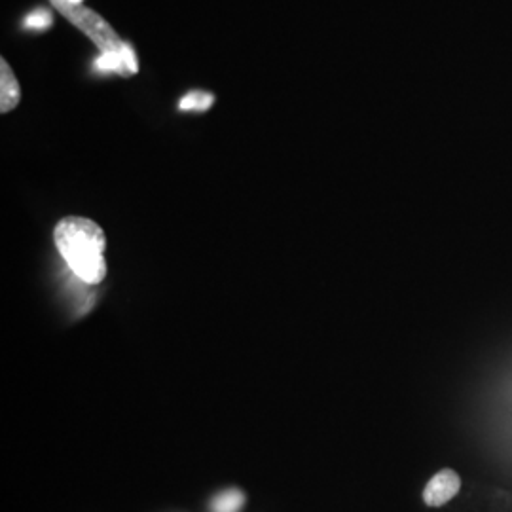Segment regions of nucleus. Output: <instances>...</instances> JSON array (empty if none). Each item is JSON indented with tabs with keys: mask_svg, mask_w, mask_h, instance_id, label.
I'll return each mask as SVG.
<instances>
[{
	"mask_svg": "<svg viewBox=\"0 0 512 512\" xmlns=\"http://www.w3.org/2000/svg\"><path fill=\"white\" fill-rule=\"evenodd\" d=\"M461 490V478L454 469H442L433 476L425 490H423V501L427 507H442L448 501H452Z\"/></svg>",
	"mask_w": 512,
	"mask_h": 512,
	"instance_id": "nucleus-3",
	"label": "nucleus"
},
{
	"mask_svg": "<svg viewBox=\"0 0 512 512\" xmlns=\"http://www.w3.org/2000/svg\"><path fill=\"white\" fill-rule=\"evenodd\" d=\"M243 505H245V494L238 488H230L213 497L211 512H239Z\"/></svg>",
	"mask_w": 512,
	"mask_h": 512,
	"instance_id": "nucleus-6",
	"label": "nucleus"
},
{
	"mask_svg": "<svg viewBox=\"0 0 512 512\" xmlns=\"http://www.w3.org/2000/svg\"><path fill=\"white\" fill-rule=\"evenodd\" d=\"M213 101H215V97H213V93L207 92H190L184 95L183 99H181V103H179V109L181 110H209L211 109V105H213Z\"/></svg>",
	"mask_w": 512,
	"mask_h": 512,
	"instance_id": "nucleus-7",
	"label": "nucleus"
},
{
	"mask_svg": "<svg viewBox=\"0 0 512 512\" xmlns=\"http://www.w3.org/2000/svg\"><path fill=\"white\" fill-rule=\"evenodd\" d=\"M95 69L101 71V73H116L120 74V76H133V74H137V71H139L137 55H135L133 48L126 42L122 50H118V52H107V54H101V57H97Z\"/></svg>",
	"mask_w": 512,
	"mask_h": 512,
	"instance_id": "nucleus-4",
	"label": "nucleus"
},
{
	"mask_svg": "<svg viewBox=\"0 0 512 512\" xmlns=\"http://www.w3.org/2000/svg\"><path fill=\"white\" fill-rule=\"evenodd\" d=\"M55 10H59L65 18L78 27L86 37L92 40L93 44L101 50V54L107 52H118L124 48V40L118 37V33L110 27L105 19L95 14L90 8L82 4H71L65 0H52Z\"/></svg>",
	"mask_w": 512,
	"mask_h": 512,
	"instance_id": "nucleus-2",
	"label": "nucleus"
},
{
	"mask_svg": "<svg viewBox=\"0 0 512 512\" xmlns=\"http://www.w3.org/2000/svg\"><path fill=\"white\" fill-rule=\"evenodd\" d=\"M65 2H71V4H82V0H65Z\"/></svg>",
	"mask_w": 512,
	"mask_h": 512,
	"instance_id": "nucleus-9",
	"label": "nucleus"
},
{
	"mask_svg": "<svg viewBox=\"0 0 512 512\" xmlns=\"http://www.w3.org/2000/svg\"><path fill=\"white\" fill-rule=\"evenodd\" d=\"M21 101V88L18 78L6 59L0 61V112L8 114L16 109Z\"/></svg>",
	"mask_w": 512,
	"mask_h": 512,
	"instance_id": "nucleus-5",
	"label": "nucleus"
},
{
	"mask_svg": "<svg viewBox=\"0 0 512 512\" xmlns=\"http://www.w3.org/2000/svg\"><path fill=\"white\" fill-rule=\"evenodd\" d=\"M57 251L67 262L69 270L88 285H99L107 275L103 228L84 217H65L54 230Z\"/></svg>",
	"mask_w": 512,
	"mask_h": 512,
	"instance_id": "nucleus-1",
	"label": "nucleus"
},
{
	"mask_svg": "<svg viewBox=\"0 0 512 512\" xmlns=\"http://www.w3.org/2000/svg\"><path fill=\"white\" fill-rule=\"evenodd\" d=\"M52 23H54L52 14L48 10H44V8L31 12L27 19H25V27L27 29H35V31H46V29L52 27Z\"/></svg>",
	"mask_w": 512,
	"mask_h": 512,
	"instance_id": "nucleus-8",
	"label": "nucleus"
}]
</instances>
